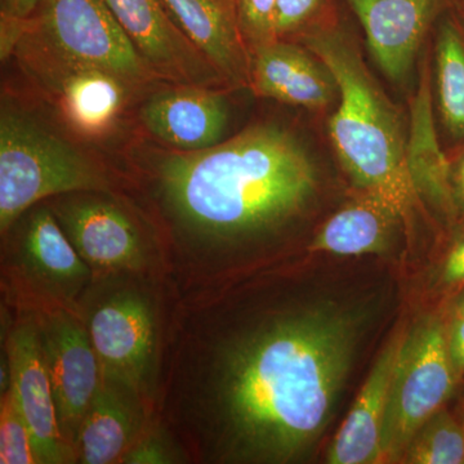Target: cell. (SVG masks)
I'll return each instance as SVG.
<instances>
[{"label":"cell","mask_w":464,"mask_h":464,"mask_svg":"<svg viewBox=\"0 0 464 464\" xmlns=\"http://www.w3.org/2000/svg\"><path fill=\"white\" fill-rule=\"evenodd\" d=\"M365 314L316 304L276 317L225 353L217 408L243 459L304 456L331 420L353 366Z\"/></svg>","instance_id":"6da1fadb"},{"label":"cell","mask_w":464,"mask_h":464,"mask_svg":"<svg viewBox=\"0 0 464 464\" xmlns=\"http://www.w3.org/2000/svg\"><path fill=\"white\" fill-rule=\"evenodd\" d=\"M116 160L151 188L174 230L209 243L279 230L301 215L316 190L307 149L276 121L250 124L201 151H174L136 136Z\"/></svg>","instance_id":"7a4b0ae2"},{"label":"cell","mask_w":464,"mask_h":464,"mask_svg":"<svg viewBox=\"0 0 464 464\" xmlns=\"http://www.w3.org/2000/svg\"><path fill=\"white\" fill-rule=\"evenodd\" d=\"M304 42L328 70L340 93L329 121L335 151L353 185L373 194L411 227L418 198L406 166V139L398 108L381 90L334 18L310 27Z\"/></svg>","instance_id":"3957f363"},{"label":"cell","mask_w":464,"mask_h":464,"mask_svg":"<svg viewBox=\"0 0 464 464\" xmlns=\"http://www.w3.org/2000/svg\"><path fill=\"white\" fill-rule=\"evenodd\" d=\"M115 159L72 139L26 91L3 84L0 100V231L60 195L111 191Z\"/></svg>","instance_id":"277c9868"},{"label":"cell","mask_w":464,"mask_h":464,"mask_svg":"<svg viewBox=\"0 0 464 464\" xmlns=\"http://www.w3.org/2000/svg\"><path fill=\"white\" fill-rule=\"evenodd\" d=\"M8 63L27 93L72 139L115 159L136 137L137 109L151 91L61 56L25 27Z\"/></svg>","instance_id":"5b68a950"},{"label":"cell","mask_w":464,"mask_h":464,"mask_svg":"<svg viewBox=\"0 0 464 464\" xmlns=\"http://www.w3.org/2000/svg\"><path fill=\"white\" fill-rule=\"evenodd\" d=\"M458 380L449 355L447 323L423 317L402 337L396 359L382 431L383 462H401L414 433L444 408Z\"/></svg>","instance_id":"8992f818"},{"label":"cell","mask_w":464,"mask_h":464,"mask_svg":"<svg viewBox=\"0 0 464 464\" xmlns=\"http://www.w3.org/2000/svg\"><path fill=\"white\" fill-rule=\"evenodd\" d=\"M25 32L61 56L152 91L166 83L146 63L106 0H41Z\"/></svg>","instance_id":"52a82bcc"},{"label":"cell","mask_w":464,"mask_h":464,"mask_svg":"<svg viewBox=\"0 0 464 464\" xmlns=\"http://www.w3.org/2000/svg\"><path fill=\"white\" fill-rule=\"evenodd\" d=\"M231 88L163 83L146 94L136 136L174 151H201L230 139Z\"/></svg>","instance_id":"ba28073f"},{"label":"cell","mask_w":464,"mask_h":464,"mask_svg":"<svg viewBox=\"0 0 464 464\" xmlns=\"http://www.w3.org/2000/svg\"><path fill=\"white\" fill-rule=\"evenodd\" d=\"M52 212L85 264L99 270H133L145 261L141 227L111 191L52 198Z\"/></svg>","instance_id":"9c48e42d"},{"label":"cell","mask_w":464,"mask_h":464,"mask_svg":"<svg viewBox=\"0 0 464 464\" xmlns=\"http://www.w3.org/2000/svg\"><path fill=\"white\" fill-rule=\"evenodd\" d=\"M146 63L167 83L228 88L160 0H106Z\"/></svg>","instance_id":"30bf717a"},{"label":"cell","mask_w":464,"mask_h":464,"mask_svg":"<svg viewBox=\"0 0 464 464\" xmlns=\"http://www.w3.org/2000/svg\"><path fill=\"white\" fill-rule=\"evenodd\" d=\"M50 373L58 424L66 441L76 442L88 409L102 387L99 356L90 333L72 317L54 315L39 329Z\"/></svg>","instance_id":"8fae6325"},{"label":"cell","mask_w":464,"mask_h":464,"mask_svg":"<svg viewBox=\"0 0 464 464\" xmlns=\"http://www.w3.org/2000/svg\"><path fill=\"white\" fill-rule=\"evenodd\" d=\"M90 337L106 380L137 390L148 378L155 350V323L146 301L121 293L101 304Z\"/></svg>","instance_id":"7c38bea8"},{"label":"cell","mask_w":464,"mask_h":464,"mask_svg":"<svg viewBox=\"0 0 464 464\" xmlns=\"http://www.w3.org/2000/svg\"><path fill=\"white\" fill-rule=\"evenodd\" d=\"M359 18L375 63L392 81L413 67L427 33L451 0H344Z\"/></svg>","instance_id":"4fadbf2b"},{"label":"cell","mask_w":464,"mask_h":464,"mask_svg":"<svg viewBox=\"0 0 464 464\" xmlns=\"http://www.w3.org/2000/svg\"><path fill=\"white\" fill-rule=\"evenodd\" d=\"M11 387L32 433L39 463H65L72 449L58 424L56 402L38 329L18 328L9 342Z\"/></svg>","instance_id":"5bb4252c"},{"label":"cell","mask_w":464,"mask_h":464,"mask_svg":"<svg viewBox=\"0 0 464 464\" xmlns=\"http://www.w3.org/2000/svg\"><path fill=\"white\" fill-rule=\"evenodd\" d=\"M173 23L231 90H250L252 56L237 0H160Z\"/></svg>","instance_id":"9a60e30c"},{"label":"cell","mask_w":464,"mask_h":464,"mask_svg":"<svg viewBox=\"0 0 464 464\" xmlns=\"http://www.w3.org/2000/svg\"><path fill=\"white\" fill-rule=\"evenodd\" d=\"M14 225L18 255L26 273L58 297L78 295L88 282L90 270L48 203L30 208Z\"/></svg>","instance_id":"2e32d148"},{"label":"cell","mask_w":464,"mask_h":464,"mask_svg":"<svg viewBox=\"0 0 464 464\" xmlns=\"http://www.w3.org/2000/svg\"><path fill=\"white\" fill-rule=\"evenodd\" d=\"M250 56V91L256 96L306 109L331 102L332 75L299 45L277 39L256 48Z\"/></svg>","instance_id":"e0dca14e"},{"label":"cell","mask_w":464,"mask_h":464,"mask_svg":"<svg viewBox=\"0 0 464 464\" xmlns=\"http://www.w3.org/2000/svg\"><path fill=\"white\" fill-rule=\"evenodd\" d=\"M404 333L399 332L384 347L366 378L340 431L329 448L331 464H374L382 459V431L386 417L391 381Z\"/></svg>","instance_id":"ac0fdd59"},{"label":"cell","mask_w":464,"mask_h":464,"mask_svg":"<svg viewBox=\"0 0 464 464\" xmlns=\"http://www.w3.org/2000/svg\"><path fill=\"white\" fill-rule=\"evenodd\" d=\"M430 85L429 70L424 69L411 105L406 166L418 198L429 203L445 224L454 227L458 215L451 188L450 158L440 146Z\"/></svg>","instance_id":"d6986e66"},{"label":"cell","mask_w":464,"mask_h":464,"mask_svg":"<svg viewBox=\"0 0 464 464\" xmlns=\"http://www.w3.org/2000/svg\"><path fill=\"white\" fill-rule=\"evenodd\" d=\"M399 222L398 213L386 201L362 192L325 222L308 250L335 256L381 255L389 249Z\"/></svg>","instance_id":"ffe728a7"},{"label":"cell","mask_w":464,"mask_h":464,"mask_svg":"<svg viewBox=\"0 0 464 464\" xmlns=\"http://www.w3.org/2000/svg\"><path fill=\"white\" fill-rule=\"evenodd\" d=\"M102 384L85 414L75 445L81 462H114L130 447L139 431L140 417L130 399L119 392V384Z\"/></svg>","instance_id":"44dd1931"},{"label":"cell","mask_w":464,"mask_h":464,"mask_svg":"<svg viewBox=\"0 0 464 464\" xmlns=\"http://www.w3.org/2000/svg\"><path fill=\"white\" fill-rule=\"evenodd\" d=\"M448 11L436 38L439 111L449 136L464 141V27L460 17Z\"/></svg>","instance_id":"7402d4cb"},{"label":"cell","mask_w":464,"mask_h":464,"mask_svg":"<svg viewBox=\"0 0 464 464\" xmlns=\"http://www.w3.org/2000/svg\"><path fill=\"white\" fill-rule=\"evenodd\" d=\"M401 463L464 464V423L445 408L414 433Z\"/></svg>","instance_id":"603a6c76"},{"label":"cell","mask_w":464,"mask_h":464,"mask_svg":"<svg viewBox=\"0 0 464 464\" xmlns=\"http://www.w3.org/2000/svg\"><path fill=\"white\" fill-rule=\"evenodd\" d=\"M0 463H39L32 433L11 389L3 398L0 411Z\"/></svg>","instance_id":"cb8c5ba5"},{"label":"cell","mask_w":464,"mask_h":464,"mask_svg":"<svg viewBox=\"0 0 464 464\" xmlns=\"http://www.w3.org/2000/svg\"><path fill=\"white\" fill-rule=\"evenodd\" d=\"M333 0H277L275 33L277 39L288 41L297 33L319 25L333 17Z\"/></svg>","instance_id":"d4e9b609"},{"label":"cell","mask_w":464,"mask_h":464,"mask_svg":"<svg viewBox=\"0 0 464 464\" xmlns=\"http://www.w3.org/2000/svg\"><path fill=\"white\" fill-rule=\"evenodd\" d=\"M277 0H237L241 33L250 53L256 48L277 41L275 11Z\"/></svg>","instance_id":"484cf974"},{"label":"cell","mask_w":464,"mask_h":464,"mask_svg":"<svg viewBox=\"0 0 464 464\" xmlns=\"http://www.w3.org/2000/svg\"><path fill=\"white\" fill-rule=\"evenodd\" d=\"M456 226V237L451 241L440 271V283L447 289L464 286V221L458 222Z\"/></svg>","instance_id":"4316f807"},{"label":"cell","mask_w":464,"mask_h":464,"mask_svg":"<svg viewBox=\"0 0 464 464\" xmlns=\"http://www.w3.org/2000/svg\"><path fill=\"white\" fill-rule=\"evenodd\" d=\"M449 355L457 373L464 374V317L451 311L447 323Z\"/></svg>","instance_id":"83f0119b"},{"label":"cell","mask_w":464,"mask_h":464,"mask_svg":"<svg viewBox=\"0 0 464 464\" xmlns=\"http://www.w3.org/2000/svg\"><path fill=\"white\" fill-rule=\"evenodd\" d=\"M124 459L127 463H168L170 462V456L160 440L149 438L124 454Z\"/></svg>","instance_id":"f1b7e54d"},{"label":"cell","mask_w":464,"mask_h":464,"mask_svg":"<svg viewBox=\"0 0 464 464\" xmlns=\"http://www.w3.org/2000/svg\"><path fill=\"white\" fill-rule=\"evenodd\" d=\"M451 188L456 203L458 222L464 221V146L456 158L450 159ZM457 222V224H458Z\"/></svg>","instance_id":"f546056e"},{"label":"cell","mask_w":464,"mask_h":464,"mask_svg":"<svg viewBox=\"0 0 464 464\" xmlns=\"http://www.w3.org/2000/svg\"><path fill=\"white\" fill-rule=\"evenodd\" d=\"M41 0H0V16L27 20Z\"/></svg>","instance_id":"4dcf8cb0"},{"label":"cell","mask_w":464,"mask_h":464,"mask_svg":"<svg viewBox=\"0 0 464 464\" xmlns=\"http://www.w3.org/2000/svg\"><path fill=\"white\" fill-rule=\"evenodd\" d=\"M453 313L458 314V315L464 317V293L460 295L459 298L457 299L456 304H454Z\"/></svg>","instance_id":"1f68e13d"},{"label":"cell","mask_w":464,"mask_h":464,"mask_svg":"<svg viewBox=\"0 0 464 464\" xmlns=\"http://www.w3.org/2000/svg\"><path fill=\"white\" fill-rule=\"evenodd\" d=\"M451 2H453V5L457 9L458 16L462 18L464 23V0H451Z\"/></svg>","instance_id":"d6a6232c"},{"label":"cell","mask_w":464,"mask_h":464,"mask_svg":"<svg viewBox=\"0 0 464 464\" xmlns=\"http://www.w3.org/2000/svg\"><path fill=\"white\" fill-rule=\"evenodd\" d=\"M463 423H464V417L462 418Z\"/></svg>","instance_id":"836d02e7"}]
</instances>
